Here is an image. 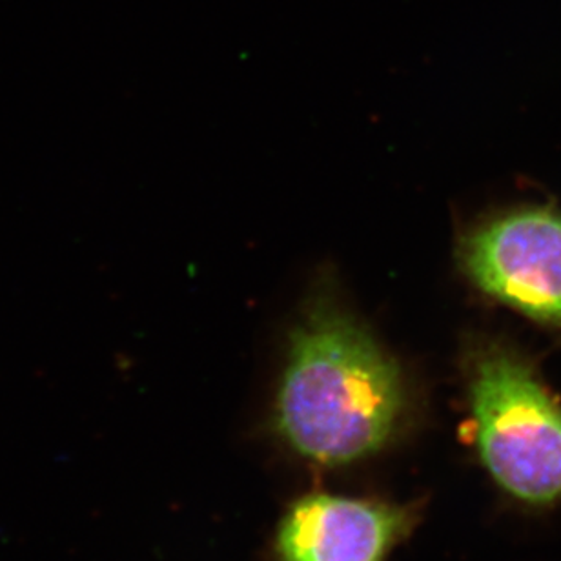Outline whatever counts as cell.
Returning a JSON list of instances; mask_svg holds the SVG:
<instances>
[{"instance_id":"cell-1","label":"cell","mask_w":561,"mask_h":561,"mask_svg":"<svg viewBox=\"0 0 561 561\" xmlns=\"http://www.w3.org/2000/svg\"><path fill=\"white\" fill-rule=\"evenodd\" d=\"M405 412L400 368L378 343L335 308L308 313L280 379V437L313 463H354L379 453Z\"/></svg>"},{"instance_id":"cell-4","label":"cell","mask_w":561,"mask_h":561,"mask_svg":"<svg viewBox=\"0 0 561 561\" xmlns=\"http://www.w3.org/2000/svg\"><path fill=\"white\" fill-rule=\"evenodd\" d=\"M411 516L387 503L312 494L294 503L277 533L280 561H385Z\"/></svg>"},{"instance_id":"cell-3","label":"cell","mask_w":561,"mask_h":561,"mask_svg":"<svg viewBox=\"0 0 561 561\" xmlns=\"http://www.w3.org/2000/svg\"><path fill=\"white\" fill-rule=\"evenodd\" d=\"M459 263L478 290L561 334V211L519 206L472 228Z\"/></svg>"},{"instance_id":"cell-2","label":"cell","mask_w":561,"mask_h":561,"mask_svg":"<svg viewBox=\"0 0 561 561\" xmlns=\"http://www.w3.org/2000/svg\"><path fill=\"white\" fill-rule=\"evenodd\" d=\"M476 454L503 496L529 511L561 505V401L518 346L497 337L465 352Z\"/></svg>"}]
</instances>
